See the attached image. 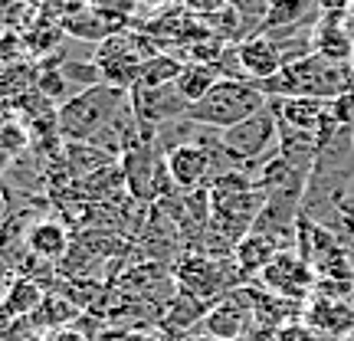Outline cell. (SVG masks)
<instances>
[{
    "instance_id": "4316f807",
    "label": "cell",
    "mask_w": 354,
    "mask_h": 341,
    "mask_svg": "<svg viewBox=\"0 0 354 341\" xmlns=\"http://www.w3.org/2000/svg\"><path fill=\"white\" fill-rule=\"evenodd\" d=\"M26 3H50V0H26Z\"/></svg>"
},
{
    "instance_id": "277c9868",
    "label": "cell",
    "mask_w": 354,
    "mask_h": 341,
    "mask_svg": "<svg viewBox=\"0 0 354 341\" xmlns=\"http://www.w3.org/2000/svg\"><path fill=\"white\" fill-rule=\"evenodd\" d=\"M259 282L266 286L269 295H279V299H308L312 292H315V269L305 263V256L299 250H279L272 256V263L266 266L263 273H259Z\"/></svg>"
},
{
    "instance_id": "2e32d148",
    "label": "cell",
    "mask_w": 354,
    "mask_h": 341,
    "mask_svg": "<svg viewBox=\"0 0 354 341\" xmlns=\"http://www.w3.org/2000/svg\"><path fill=\"white\" fill-rule=\"evenodd\" d=\"M63 30L69 33V37L88 39V43H95V46H99L102 39L112 37V26L105 24V20H102L92 7H82V10H76V13H66V17H63Z\"/></svg>"
},
{
    "instance_id": "603a6c76",
    "label": "cell",
    "mask_w": 354,
    "mask_h": 341,
    "mask_svg": "<svg viewBox=\"0 0 354 341\" xmlns=\"http://www.w3.org/2000/svg\"><path fill=\"white\" fill-rule=\"evenodd\" d=\"M53 341H88L82 331H73V329H63V331H56L53 335Z\"/></svg>"
},
{
    "instance_id": "ffe728a7",
    "label": "cell",
    "mask_w": 354,
    "mask_h": 341,
    "mask_svg": "<svg viewBox=\"0 0 354 341\" xmlns=\"http://www.w3.org/2000/svg\"><path fill=\"white\" fill-rule=\"evenodd\" d=\"M184 10H190L194 17H210V13L230 7V0H177Z\"/></svg>"
},
{
    "instance_id": "5b68a950",
    "label": "cell",
    "mask_w": 354,
    "mask_h": 341,
    "mask_svg": "<svg viewBox=\"0 0 354 341\" xmlns=\"http://www.w3.org/2000/svg\"><path fill=\"white\" fill-rule=\"evenodd\" d=\"M201 135H207V128H203ZM201 135L194 141H184V145H174L171 151L165 154V165H167V174H171V184L177 190H197L203 187V181L210 174V167H214V151L220 154L216 148V138L214 145L210 141H201Z\"/></svg>"
},
{
    "instance_id": "8fae6325",
    "label": "cell",
    "mask_w": 354,
    "mask_h": 341,
    "mask_svg": "<svg viewBox=\"0 0 354 341\" xmlns=\"http://www.w3.org/2000/svg\"><path fill=\"white\" fill-rule=\"evenodd\" d=\"M246 315H253V308L240 305L236 295H230L223 302H216L214 308H207V315L201 318V329L214 335L216 341H236L246 331Z\"/></svg>"
},
{
    "instance_id": "484cf974",
    "label": "cell",
    "mask_w": 354,
    "mask_h": 341,
    "mask_svg": "<svg viewBox=\"0 0 354 341\" xmlns=\"http://www.w3.org/2000/svg\"><path fill=\"white\" fill-rule=\"evenodd\" d=\"M342 341H354V331H348V335H344V338Z\"/></svg>"
},
{
    "instance_id": "30bf717a",
    "label": "cell",
    "mask_w": 354,
    "mask_h": 341,
    "mask_svg": "<svg viewBox=\"0 0 354 341\" xmlns=\"http://www.w3.org/2000/svg\"><path fill=\"white\" fill-rule=\"evenodd\" d=\"M282 250V243L276 237H269V233H246L240 243H236V250H233V266H236V273L240 279H259L266 266L272 263V256Z\"/></svg>"
},
{
    "instance_id": "d6986e66",
    "label": "cell",
    "mask_w": 354,
    "mask_h": 341,
    "mask_svg": "<svg viewBox=\"0 0 354 341\" xmlns=\"http://www.w3.org/2000/svg\"><path fill=\"white\" fill-rule=\"evenodd\" d=\"M233 10H240L253 26H266V17L272 10V0H230Z\"/></svg>"
},
{
    "instance_id": "d4e9b609",
    "label": "cell",
    "mask_w": 354,
    "mask_h": 341,
    "mask_svg": "<svg viewBox=\"0 0 354 341\" xmlns=\"http://www.w3.org/2000/svg\"><path fill=\"white\" fill-rule=\"evenodd\" d=\"M344 246H348V256H351V266H354V237H348V240H344Z\"/></svg>"
},
{
    "instance_id": "6da1fadb",
    "label": "cell",
    "mask_w": 354,
    "mask_h": 341,
    "mask_svg": "<svg viewBox=\"0 0 354 341\" xmlns=\"http://www.w3.org/2000/svg\"><path fill=\"white\" fill-rule=\"evenodd\" d=\"M269 99H338L354 89L351 63H328L315 53L302 59H292L279 69L272 79L259 82Z\"/></svg>"
},
{
    "instance_id": "7c38bea8",
    "label": "cell",
    "mask_w": 354,
    "mask_h": 341,
    "mask_svg": "<svg viewBox=\"0 0 354 341\" xmlns=\"http://www.w3.org/2000/svg\"><path fill=\"white\" fill-rule=\"evenodd\" d=\"M312 53L328 63H351L354 39L338 26V17H318V26H312Z\"/></svg>"
},
{
    "instance_id": "5bb4252c",
    "label": "cell",
    "mask_w": 354,
    "mask_h": 341,
    "mask_svg": "<svg viewBox=\"0 0 354 341\" xmlns=\"http://www.w3.org/2000/svg\"><path fill=\"white\" fill-rule=\"evenodd\" d=\"M312 10H318V0H272L263 33H292L308 24Z\"/></svg>"
},
{
    "instance_id": "4fadbf2b",
    "label": "cell",
    "mask_w": 354,
    "mask_h": 341,
    "mask_svg": "<svg viewBox=\"0 0 354 341\" xmlns=\"http://www.w3.org/2000/svg\"><path fill=\"white\" fill-rule=\"evenodd\" d=\"M26 246H30V253L37 256V259L56 263L69 250V233L56 220H39V223H33V227L26 230Z\"/></svg>"
},
{
    "instance_id": "ba28073f",
    "label": "cell",
    "mask_w": 354,
    "mask_h": 341,
    "mask_svg": "<svg viewBox=\"0 0 354 341\" xmlns=\"http://www.w3.org/2000/svg\"><path fill=\"white\" fill-rule=\"evenodd\" d=\"M308 329L325 341H342L348 331H354V308L348 299H331L322 292H312V299L305 305V318Z\"/></svg>"
},
{
    "instance_id": "83f0119b",
    "label": "cell",
    "mask_w": 354,
    "mask_h": 341,
    "mask_svg": "<svg viewBox=\"0 0 354 341\" xmlns=\"http://www.w3.org/2000/svg\"><path fill=\"white\" fill-rule=\"evenodd\" d=\"M348 13H351V17H354V0H351V3H348Z\"/></svg>"
},
{
    "instance_id": "f1b7e54d",
    "label": "cell",
    "mask_w": 354,
    "mask_h": 341,
    "mask_svg": "<svg viewBox=\"0 0 354 341\" xmlns=\"http://www.w3.org/2000/svg\"><path fill=\"white\" fill-rule=\"evenodd\" d=\"M0 203H3V184H0Z\"/></svg>"
},
{
    "instance_id": "8992f818",
    "label": "cell",
    "mask_w": 354,
    "mask_h": 341,
    "mask_svg": "<svg viewBox=\"0 0 354 341\" xmlns=\"http://www.w3.org/2000/svg\"><path fill=\"white\" fill-rule=\"evenodd\" d=\"M233 279H240L236 266L227 263V259H214V256H187L177 266V282L184 286L180 292L197 295V299L223 295Z\"/></svg>"
},
{
    "instance_id": "7402d4cb",
    "label": "cell",
    "mask_w": 354,
    "mask_h": 341,
    "mask_svg": "<svg viewBox=\"0 0 354 341\" xmlns=\"http://www.w3.org/2000/svg\"><path fill=\"white\" fill-rule=\"evenodd\" d=\"M102 341H154V338L141 335V331H109Z\"/></svg>"
},
{
    "instance_id": "ac0fdd59",
    "label": "cell",
    "mask_w": 354,
    "mask_h": 341,
    "mask_svg": "<svg viewBox=\"0 0 354 341\" xmlns=\"http://www.w3.org/2000/svg\"><path fill=\"white\" fill-rule=\"evenodd\" d=\"M43 299H46V295H43V289H39L37 282L30 276H20L10 282V289L3 295V305H7L17 318H24V315H33L39 305H43Z\"/></svg>"
},
{
    "instance_id": "52a82bcc",
    "label": "cell",
    "mask_w": 354,
    "mask_h": 341,
    "mask_svg": "<svg viewBox=\"0 0 354 341\" xmlns=\"http://www.w3.org/2000/svg\"><path fill=\"white\" fill-rule=\"evenodd\" d=\"M128 99H131V112L141 125L148 128H161L171 125L177 118H184L190 109V102L180 95V89L171 86H158V89H145V86H131L128 89Z\"/></svg>"
},
{
    "instance_id": "7a4b0ae2",
    "label": "cell",
    "mask_w": 354,
    "mask_h": 341,
    "mask_svg": "<svg viewBox=\"0 0 354 341\" xmlns=\"http://www.w3.org/2000/svg\"><path fill=\"white\" fill-rule=\"evenodd\" d=\"M266 105H269V95L256 82H246V79H216V86L201 102H194L187 109V118L203 128L227 131V128L246 122L250 115L263 112Z\"/></svg>"
},
{
    "instance_id": "cb8c5ba5",
    "label": "cell",
    "mask_w": 354,
    "mask_h": 341,
    "mask_svg": "<svg viewBox=\"0 0 354 341\" xmlns=\"http://www.w3.org/2000/svg\"><path fill=\"white\" fill-rule=\"evenodd\" d=\"M138 3H148V7H165V3H171V0H138Z\"/></svg>"
},
{
    "instance_id": "9c48e42d",
    "label": "cell",
    "mask_w": 354,
    "mask_h": 341,
    "mask_svg": "<svg viewBox=\"0 0 354 341\" xmlns=\"http://www.w3.org/2000/svg\"><path fill=\"white\" fill-rule=\"evenodd\" d=\"M233 50L240 56L243 76L250 79V82H256V86L266 82V79H272L286 66V56H282L279 43L269 33H253V37L233 43Z\"/></svg>"
},
{
    "instance_id": "e0dca14e",
    "label": "cell",
    "mask_w": 354,
    "mask_h": 341,
    "mask_svg": "<svg viewBox=\"0 0 354 341\" xmlns=\"http://www.w3.org/2000/svg\"><path fill=\"white\" fill-rule=\"evenodd\" d=\"M180 69H184V63L177 59L174 53H158V56L141 63V73H138V82H135V86H145V89L171 86V82H177Z\"/></svg>"
},
{
    "instance_id": "9a60e30c",
    "label": "cell",
    "mask_w": 354,
    "mask_h": 341,
    "mask_svg": "<svg viewBox=\"0 0 354 341\" xmlns=\"http://www.w3.org/2000/svg\"><path fill=\"white\" fill-rule=\"evenodd\" d=\"M216 79H220V73H216V66H203V63H184V69H180V76H177L174 86L180 89V95L194 105V102H201L210 89L216 86Z\"/></svg>"
},
{
    "instance_id": "3957f363",
    "label": "cell",
    "mask_w": 354,
    "mask_h": 341,
    "mask_svg": "<svg viewBox=\"0 0 354 341\" xmlns=\"http://www.w3.org/2000/svg\"><path fill=\"white\" fill-rule=\"evenodd\" d=\"M216 148L223 158H230V167H243L246 174H256V167L279 148V122L272 109L266 105L263 112L250 115L246 122L220 131Z\"/></svg>"
},
{
    "instance_id": "44dd1931",
    "label": "cell",
    "mask_w": 354,
    "mask_h": 341,
    "mask_svg": "<svg viewBox=\"0 0 354 341\" xmlns=\"http://www.w3.org/2000/svg\"><path fill=\"white\" fill-rule=\"evenodd\" d=\"M276 341H325V338H318L315 331L302 322V325H286V329L276 335Z\"/></svg>"
}]
</instances>
